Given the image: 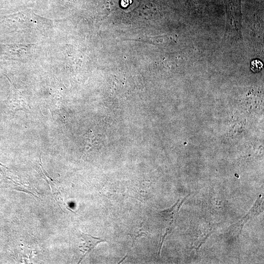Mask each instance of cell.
<instances>
[{"mask_svg":"<svg viewBox=\"0 0 264 264\" xmlns=\"http://www.w3.org/2000/svg\"><path fill=\"white\" fill-rule=\"evenodd\" d=\"M79 237L82 241L79 245L80 251L83 253V256L78 263L89 253L99 243L104 242L106 241L100 238H98L91 236L89 234L79 232Z\"/></svg>","mask_w":264,"mask_h":264,"instance_id":"6da1fadb","label":"cell"},{"mask_svg":"<svg viewBox=\"0 0 264 264\" xmlns=\"http://www.w3.org/2000/svg\"><path fill=\"white\" fill-rule=\"evenodd\" d=\"M184 200L177 202L170 208L160 212L162 218L169 222V227L166 229L165 234H168L169 231L172 229V226L176 220L179 209Z\"/></svg>","mask_w":264,"mask_h":264,"instance_id":"7a4b0ae2","label":"cell"},{"mask_svg":"<svg viewBox=\"0 0 264 264\" xmlns=\"http://www.w3.org/2000/svg\"><path fill=\"white\" fill-rule=\"evenodd\" d=\"M262 208H263V196L261 195L256 200L255 205L251 209L250 211L247 214V216L243 218V219L240 221L239 223H238L234 225L236 228H241V230L242 229L243 224L251 217L255 216L256 214H259L262 212Z\"/></svg>","mask_w":264,"mask_h":264,"instance_id":"3957f363","label":"cell"},{"mask_svg":"<svg viewBox=\"0 0 264 264\" xmlns=\"http://www.w3.org/2000/svg\"><path fill=\"white\" fill-rule=\"evenodd\" d=\"M133 240V243L137 237H140L141 236H144L145 234V230L142 224L140 226L136 227L132 230L129 234Z\"/></svg>","mask_w":264,"mask_h":264,"instance_id":"277c9868","label":"cell"},{"mask_svg":"<svg viewBox=\"0 0 264 264\" xmlns=\"http://www.w3.org/2000/svg\"><path fill=\"white\" fill-rule=\"evenodd\" d=\"M263 67V62L259 59L253 60L251 63V69L254 72L260 71Z\"/></svg>","mask_w":264,"mask_h":264,"instance_id":"5b68a950","label":"cell"},{"mask_svg":"<svg viewBox=\"0 0 264 264\" xmlns=\"http://www.w3.org/2000/svg\"><path fill=\"white\" fill-rule=\"evenodd\" d=\"M121 5L123 7H126L128 5H129V0H122Z\"/></svg>","mask_w":264,"mask_h":264,"instance_id":"8992f818","label":"cell"}]
</instances>
